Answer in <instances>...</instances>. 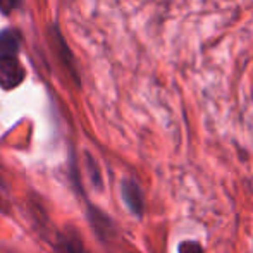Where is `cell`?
<instances>
[{
	"label": "cell",
	"mask_w": 253,
	"mask_h": 253,
	"mask_svg": "<svg viewBox=\"0 0 253 253\" xmlns=\"http://www.w3.org/2000/svg\"><path fill=\"white\" fill-rule=\"evenodd\" d=\"M26 71L19 60V55L0 57V88L10 91L24 81Z\"/></svg>",
	"instance_id": "6da1fadb"
},
{
	"label": "cell",
	"mask_w": 253,
	"mask_h": 253,
	"mask_svg": "<svg viewBox=\"0 0 253 253\" xmlns=\"http://www.w3.org/2000/svg\"><path fill=\"white\" fill-rule=\"evenodd\" d=\"M121 195H123V200L133 215H136V217L143 215L145 198H143V191H141L140 184H138L136 181L124 179L123 184H121Z\"/></svg>",
	"instance_id": "7a4b0ae2"
},
{
	"label": "cell",
	"mask_w": 253,
	"mask_h": 253,
	"mask_svg": "<svg viewBox=\"0 0 253 253\" xmlns=\"http://www.w3.org/2000/svg\"><path fill=\"white\" fill-rule=\"evenodd\" d=\"M21 35L14 28L0 31V57L2 55H19Z\"/></svg>",
	"instance_id": "3957f363"
},
{
	"label": "cell",
	"mask_w": 253,
	"mask_h": 253,
	"mask_svg": "<svg viewBox=\"0 0 253 253\" xmlns=\"http://www.w3.org/2000/svg\"><path fill=\"white\" fill-rule=\"evenodd\" d=\"M57 253H86L83 243L78 236H73V234H67V236H62L59 240L55 247Z\"/></svg>",
	"instance_id": "277c9868"
},
{
	"label": "cell",
	"mask_w": 253,
	"mask_h": 253,
	"mask_svg": "<svg viewBox=\"0 0 253 253\" xmlns=\"http://www.w3.org/2000/svg\"><path fill=\"white\" fill-rule=\"evenodd\" d=\"M86 167H88V172H90L91 177V183L95 184L97 188H102V176H100V170L97 167V162L91 159V155L86 153Z\"/></svg>",
	"instance_id": "5b68a950"
},
{
	"label": "cell",
	"mask_w": 253,
	"mask_h": 253,
	"mask_svg": "<svg viewBox=\"0 0 253 253\" xmlns=\"http://www.w3.org/2000/svg\"><path fill=\"white\" fill-rule=\"evenodd\" d=\"M177 253H205L198 241H183L177 247Z\"/></svg>",
	"instance_id": "8992f818"
},
{
	"label": "cell",
	"mask_w": 253,
	"mask_h": 253,
	"mask_svg": "<svg viewBox=\"0 0 253 253\" xmlns=\"http://www.w3.org/2000/svg\"><path fill=\"white\" fill-rule=\"evenodd\" d=\"M19 2L21 0H0V12L3 16H10L19 7Z\"/></svg>",
	"instance_id": "52a82bcc"
},
{
	"label": "cell",
	"mask_w": 253,
	"mask_h": 253,
	"mask_svg": "<svg viewBox=\"0 0 253 253\" xmlns=\"http://www.w3.org/2000/svg\"><path fill=\"white\" fill-rule=\"evenodd\" d=\"M2 207H3V203H2V202H0V209H2Z\"/></svg>",
	"instance_id": "ba28073f"
}]
</instances>
